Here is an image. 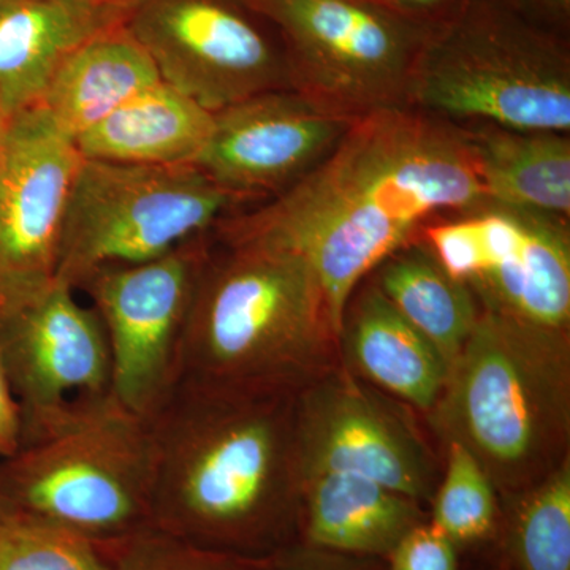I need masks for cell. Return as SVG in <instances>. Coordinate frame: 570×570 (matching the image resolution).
I'll return each mask as SVG.
<instances>
[{"instance_id": "1", "label": "cell", "mask_w": 570, "mask_h": 570, "mask_svg": "<svg viewBox=\"0 0 570 570\" xmlns=\"http://www.w3.org/2000/svg\"><path fill=\"white\" fill-rule=\"evenodd\" d=\"M489 204L466 127L414 108L356 119L288 189L224 217L213 238L302 257L324 287L337 335L352 295L441 214Z\"/></svg>"}, {"instance_id": "2", "label": "cell", "mask_w": 570, "mask_h": 570, "mask_svg": "<svg viewBox=\"0 0 570 570\" xmlns=\"http://www.w3.org/2000/svg\"><path fill=\"white\" fill-rule=\"evenodd\" d=\"M296 395L179 382L149 420L153 528L255 560L298 546Z\"/></svg>"}, {"instance_id": "3", "label": "cell", "mask_w": 570, "mask_h": 570, "mask_svg": "<svg viewBox=\"0 0 570 570\" xmlns=\"http://www.w3.org/2000/svg\"><path fill=\"white\" fill-rule=\"evenodd\" d=\"M341 365L314 269L287 250L212 235L184 328L179 382L299 393Z\"/></svg>"}, {"instance_id": "4", "label": "cell", "mask_w": 570, "mask_h": 570, "mask_svg": "<svg viewBox=\"0 0 570 570\" xmlns=\"http://www.w3.org/2000/svg\"><path fill=\"white\" fill-rule=\"evenodd\" d=\"M426 417L471 452L499 499L531 489L570 459V332L480 307Z\"/></svg>"}, {"instance_id": "5", "label": "cell", "mask_w": 570, "mask_h": 570, "mask_svg": "<svg viewBox=\"0 0 570 570\" xmlns=\"http://www.w3.org/2000/svg\"><path fill=\"white\" fill-rule=\"evenodd\" d=\"M151 423L111 392L71 397L22 423L20 448L0 460L11 512L115 543L151 524Z\"/></svg>"}, {"instance_id": "6", "label": "cell", "mask_w": 570, "mask_h": 570, "mask_svg": "<svg viewBox=\"0 0 570 570\" xmlns=\"http://www.w3.org/2000/svg\"><path fill=\"white\" fill-rule=\"evenodd\" d=\"M407 108L459 126L569 134L564 33L508 0H459L428 32Z\"/></svg>"}, {"instance_id": "7", "label": "cell", "mask_w": 570, "mask_h": 570, "mask_svg": "<svg viewBox=\"0 0 570 570\" xmlns=\"http://www.w3.org/2000/svg\"><path fill=\"white\" fill-rule=\"evenodd\" d=\"M245 205L195 165L85 159L67 209L56 283L77 292L100 266L163 257L212 234Z\"/></svg>"}, {"instance_id": "8", "label": "cell", "mask_w": 570, "mask_h": 570, "mask_svg": "<svg viewBox=\"0 0 570 570\" xmlns=\"http://www.w3.org/2000/svg\"><path fill=\"white\" fill-rule=\"evenodd\" d=\"M273 26L291 88L322 110L355 119L407 107L428 22L382 0H245Z\"/></svg>"}, {"instance_id": "9", "label": "cell", "mask_w": 570, "mask_h": 570, "mask_svg": "<svg viewBox=\"0 0 570 570\" xmlns=\"http://www.w3.org/2000/svg\"><path fill=\"white\" fill-rule=\"evenodd\" d=\"M426 245L483 309L570 332L568 219L487 204L428 225Z\"/></svg>"}, {"instance_id": "10", "label": "cell", "mask_w": 570, "mask_h": 570, "mask_svg": "<svg viewBox=\"0 0 570 570\" xmlns=\"http://www.w3.org/2000/svg\"><path fill=\"white\" fill-rule=\"evenodd\" d=\"M209 243L212 234L153 261L100 266L78 287L107 333L112 396L148 422L181 379L184 328Z\"/></svg>"}, {"instance_id": "11", "label": "cell", "mask_w": 570, "mask_h": 570, "mask_svg": "<svg viewBox=\"0 0 570 570\" xmlns=\"http://www.w3.org/2000/svg\"><path fill=\"white\" fill-rule=\"evenodd\" d=\"M126 24L163 81L206 110L292 89L279 36L245 0H145Z\"/></svg>"}, {"instance_id": "12", "label": "cell", "mask_w": 570, "mask_h": 570, "mask_svg": "<svg viewBox=\"0 0 570 570\" xmlns=\"http://www.w3.org/2000/svg\"><path fill=\"white\" fill-rule=\"evenodd\" d=\"M296 439L303 479L362 475L423 505L436 490L438 461L417 425L343 365L296 395Z\"/></svg>"}, {"instance_id": "13", "label": "cell", "mask_w": 570, "mask_h": 570, "mask_svg": "<svg viewBox=\"0 0 570 570\" xmlns=\"http://www.w3.org/2000/svg\"><path fill=\"white\" fill-rule=\"evenodd\" d=\"M85 157L40 107L11 119L0 171V306L50 287Z\"/></svg>"}, {"instance_id": "14", "label": "cell", "mask_w": 570, "mask_h": 570, "mask_svg": "<svg viewBox=\"0 0 570 570\" xmlns=\"http://www.w3.org/2000/svg\"><path fill=\"white\" fill-rule=\"evenodd\" d=\"M352 122L294 89L257 94L213 112L212 135L194 165L245 204L265 202L321 164Z\"/></svg>"}, {"instance_id": "15", "label": "cell", "mask_w": 570, "mask_h": 570, "mask_svg": "<svg viewBox=\"0 0 570 570\" xmlns=\"http://www.w3.org/2000/svg\"><path fill=\"white\" fill-rule=\"evenodd\" d=\"M0 360L20 403L22 423L71 397L110 392L107 333L91 305L55 283L0 306Z\"/></svg>"}, {"instance_id": "16", "label": "cell", "mask_w": 570, "mask_h": 570, "mask_svg": "<svg viewBox=\"0 0 570 570\" xmlns=\"http://www.w3.org/2000/svg\"><path fill=\"white\" fill-rule=\"evenodd\" d=\"M127 18L92 0H0V107H39L71 52Z\"/></svg>"}, {"instance_id": "17", "label": "cell", "mask_w": 570, "mask_h": 570, "mask_svg": "<svg viewBox=\"0 0 570 570\" xmlns=\"http://www.w3.org/2000/svg\"><path fill=\"white\" fill-rule=\"evenodd\" d=\"M340 348L348 373L423 414L436 406L448 382V363L373 281L348 302Z\"/></svg>"}, {"instance_id": "18", "label": "cell", "mask_w": 570, "mask_h": 570, "mask_svg": "<svg viewBox=\"0 0 570 570\" xmlns=\"http://www.w3.org/2000/svg\"><path fill=\"white\" fill-rule=\"evenodd\" d=\"M423 508L415 499L362 475H309L302 485L298 543L385 561L396 543L428 519Z\"/></svg>"}, {"instance_id": "19", "label": "cell", "mask_w": 570, "mask_h": 570, "mask_svg": "<svg viewBox=\"0 0 570 570\" xmlns=\"http://www.w3.org/2000/svg\"><path fill=\"white\" fill-rule=\"evenodd\" d=\"M160 81L151 56L124 22L71 52L39 107L75 140Z\"/></svg>"}, {"instance_id": "20", "label": "cell", "mask_w": 570, "mask_h": 570, "mask_svg": "<svg viewBox=\"0 0 570 570\" xmlns=\"http://www.w3.org/2000/svg\"><path fill=\"white\" fill-rule=\"evenodd\" d=\"M213 130V111L157 82L75 138L85 159L135 165H194Z\"/></svg>"}, {"instance_id": "21", "label": "cell", "mask_w": 570, "mask_h": 570, "mask_svg": "<svg viewBox=\"0 0 570 570\" xmlns=\"http://www.w3.org/2000/svg\"><path fill=\"white\" fill-rule=\"evenodd\" d=\"M466 127L489 204L569 219L568 134Z\"/></svg>"}, {"instance_id": "22", "label": "cell", "mask_w": 570, "mask_h": 570, "mask_svg": "<svg viewBox=\"0 0 570 570\" xmlns=\"http://www.w3.org/2000/svg\"><path fill=\"white\" fill-rule=\"evenodd\" d=\"M381 294L433 344L449 370L478 324L471 288L442 268L430 247H401L374 269Z\"/></svg>"}, {"instance_id": "23", "label": "cell", "mask_w": 570, "mask_h": 570, "mask_svg": "<svg viewBox=\"0 0 570 570\" xmlns=\"http://www.w3.org/2000/svg\"><path fill=\"white\" fill-rule=\"evenodd\" d=\"M501 512L498 557L510 570H570V459L501 499Z\"/></svg>"}, {"instance_id": "24", "label": "cell", "mask_w": 570, "mask_h": 570, "mask_svg": "<svg viewBox=\"0 0 570 570\" xmlns=\"http://www.w3.org/2000/svg\"><path fill=\"white\" fill-rule=\"evenodd\" d=\"M445 468L428 521L461 551L498 543L501 499L485 469L459 442H448Z\"/></svg>"}, {"instance_id": "25", "label": "cell", "mask_w": 570, "mask_h": 570, "mask_svg": "<svg viewBox=\"0 0 570 570\" xmlns=\"http://www.w3.org/2000/svg\"><path fill=\"white\" fill-rule=\"evenodd\" d=\"M0 570H112L111 543L13 512L0 531Z\"/></svg>"}, {"instance_id": "26", "label": "cell", "mask_w": 570, "mask_h": 570, "mask_svg": "<svg viewBox=\"0 0 570 570\" xmlns=\"http://www.w3.org/2000/svg\"><path fill=\"white\" fill-rule=\"evenodd\" d=\"M112 570H277L281 557L268 560L198 549L149 527L111 543Z\"/></svg>"}, {"instance_id": "27", "label": "cell", "mask_w": 570, "mask_h": 570, "mask_svg": "<svg viewBox=\"0 0 570 570\" xmlns=\"http://www.w3.org/2000/svg\"><path fill=\"white\" fill-rule=\"evenodd\" d=\"M461 550L433 524L422 521L396 543L385 570H460Z\"/></svg>"}, {"instance_id": "28", "label": "cell", "mask_w": 570, "mask_h": 570, "mask_svg": "<svg viewBox=\"0 0 570 570\" xmlns=\"http://www.w3.org/2000/svg\"><path fill=\"white\" fill-rule=\"evenodd\" d=\"M277 570H385V561L347 557L298 543L281 557Z\"/></svg>"}, {"instance_id": "29", "label": "cell", "mask_w": 570, "mask_h": 570, "mask_svg": "<svg viewBox=\"0 0 570 570\" xmlns=\"http://www.w3.org/2000/svg\"><path fill=\"white\" fill-rule=\"evenodd\" d=\"M22 414L0 360V460L9 459L20 448Z\"/></svg>"}, {"instance_id": "30", "label": "cell", "mask_w": 570, "mask_h": 570, "mask_svg": "<svg viewBox=\"0 0 570 570\" xmlns=\"http://www.w3.org/2000/svg\"><path fill=\"white\" fill-rule=\"evenodd\" d=\"M532 20L564 33L570 20V0H508Z\"/></svg>"}, {"instance_id": "31", "label": "cell", "mask_w": 570, "mask_h": 570, "mask_svg": "<svg viewBox=\"0 0 570 570\" xmlns=\"http://www.w3.org/2000/svg\"><path fill=\"white\" fill-rule=\"evenodd\" d=\"M382 2L415 20L436 24L442 18L448 17L459 0H382Z\"/></svg>"}, {"instance_id": "32", "label": "cell", "mask_w": 570, "mask_h": 570, "mask_svg": "<svg viewBox=\"0 0 570 570\" xmlns=\"http://www.w3.org/2000/svg\"><path fill=\"white\" fill-rule=\"evenodd\" d=\"M11 119H13V116H10L0 107V171H2L3 164H6L7 148H9Z\"/></svg>"}, {"instance_id": "33", "label": "cell", "mask_w": 570, "mask_h": 570, "mask_svg": "<svg viewBox=\"0 0 570 570\" xmlns=\"http://www.w3.org/2000/svg\"><path fill=\"white\" fill-rule=\"evenodd\" d=\"M92 2L111 7V9L126 11L127 14H130L141 2H145V0H92Z\"/></svg>"}, {"instance_id": "34", "label": "cell", "mask_w": 570, "mask_h": 570, "mask_svg": "<svg viewBox=\"0 0 570 570\" xmlns=\"http://www.w3.org/2000/svg\"><path fill=\"white\" fill-rule=\"evenodd\" d=\"M11 513L13 512H11L9 504H7L6 499L0 494V531L6 527L7 520L10 519Z\"/></svg>"}, {"instance_id": "35", "label": "cell", "mask_w": 570, "mask_h": 570, "mask_svg": "<svg viewBox=\"0 0 570 570\" xmlns=\"http://www.w3.org/2000/svg\"><path fill=\"white\" fill-rule=\"evenodd\" d=\"M487 570H510L508 562L498 557V560L493 562Z\"/></svg>"}]
</instances>
